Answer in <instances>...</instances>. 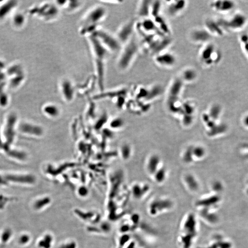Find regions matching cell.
<instances>
[{
    "mask_svg": "<svg viewBox=\"0 0 248 248\" xmlns=\"http://www.w3.org/2000/svg\"><path fill=\"white\" fill-rule=\"evenodd\" d=\"M107 10L102 4H97L92 7L84 15L81 21L79 33L82 36L87 37L94 34L100 27L101 22L107 15Z\"/></svg>",
    "mask_w": 248,
    "mask_h": 248,
    "instance_id": "2",
    "label": "cell"
},
{
    "mask_svg": "<svg viewBox=\"0 0 248 248\" xmlns=\"http://www.w3.org/2000/svg\"><path fill=\"white\" fill-rule=\"evenodd\" d=\"M21 129L24 131L26 132H30L29 133H31L33 134H40L41 133V130L37 127H34L33 126H29V125H24L22 126Z\"/></svg>",
    "mask_w": 248,
    "mask_h": 248,
    "instance_id": "25",
    "label": "cell"
},
{
    "mask_svg": "<svg viewBox=\"0 0 248 248\" xmlns=\"http://www.w3.org/2000/svg\"><path fill=\"white\" fill-rule=\"evenodd\" d=\"M165 173L163 170H161V171L158 173L156 176V179L157 182H161L164 181L165 179Z\"/></svg>",
    "mask_w": 248,
    "mask_h": 248,
    "instance_id": "30",
    "label": "cell"
},
{
    "mask_svg": "<svg viewBox=\"0 0 248 248\" xmlns=\"http://www.w3.org/2000/svg\"><path fill=\"white\" fill-rule=\"evenodd\" d=\"M152 1L143 0L137 5V15L141 20L150 18Z\"/></svg>",
    "mask_w": 248,
    "mask_h": 248,
    "instance_id": "18",
    "label": "cell"
},
{
    "mask_svg": "<svg viewBox=\"0 0 248 248\" xmlns=\"http://www.w3.org/2000/svg\"><path fill=\"white\" fill-rule=\"evenodd\" d=\"M219 200V198L218 196H213L198 200L196 202V205L198 207L202 208V209H210L211 208L216 205V204L217 205Z\"/></svg>",
    "mask_w": 248,
    "mask_h": 248,
    "instance_id": "19",
    "label": "cell"
},
{
    "mask_svg": "<svg viewBox=\"0 0 248 248\" xmlns=\"http://www.w3.org/2000/svg\"><path fill=\"white\" fill-rule=\"evenodd\" d=\"M140 50L139 41L134 36L129 41L122 46L119 51L116 62L118 69L121 71H125L129 69Z\"/></svg>",
    "mask_w": 248,
    "mask_h": 248,
    "instance_id": "3",
    "label": "cell"
},
{
    "mask_svg": "<svg viewBox=\"0 0 248 248\" xmlns=\"http://www.w3.org/2000/svg\"><path fill=\"white\" fill-rule=\"evenodd\" d=\"M30 236L27 234L21 235L20 239V243L21 245H25L30 241Z\"/></svg>",
    "mask_w": 248,
    "mask_h": 248,
    "instance_id": "29",
    "label": "cell"
},
{
    "mask_svg": "<svg viewBox=\"0 0 248 248\" xmlns=\"http://www.w3.org/2000/svg\"><path fill=\"white\" fill-rule=\"evenodd\" d=\"M218 20L225 31L241 30L245 26L247 23L246 16L240 13L235 14L228 19L219 18Z\"/></svg>",
    "mask_w": 248,
    "mask_h": 248,
    "instance_id": "6",
    "label": "cell"
},
{
    "mask_svg": "<svg viewBox=\"0 0 248 248\" xmlns=\"http://www.w3.org/2000/svg\"><path fill=\"white\" fill-rule=\"evenodd\" d=\"M45 111L49 116H56L59 114V109L56 105H48L45 109Z\"/></svg>",
    "mask_w": 248,
    "mask_h": 248,
    "instance_id": "26",
    "label": "cell"
},
{
    "mask_svg": "<svg viewBox=\"0 0 248 248\" xmlns=\"http://www.w3.org/2000/svg\"><path fill=\"white\" fill-rule=\"evenodd\" d=\"M185 84L178 76L172 80L168 88V102L174 103L177 102L178 97L183 90Z\"/></svg>",
    "mask_w": 248,
    "mask_h": 248,
    "instance_id": "13",
    "label": "cell"
},
{
    "mask_svg": "<svg viewBox=\"0 0 248 248\" xmlns=\"http://www.w3.org/2000/svg\"><path fill=\"white\" fill-rule=\"evenodd\" d=\"M84 1H67L64 10L68 13H73L77 11L82 7Z\"/></svg>",
    "mask_w": 248,
    "mask_h": 248,
    "instance_id": "21",
    "label": "cell"
},
{
    "mask_svg": "<svg viewBox=\"0 0 248 248\" xmlns=\"http://www.w3.org/2000/svg\"><path fill=\"white\" fill-rule=\"evenodd\" d=\"M59 87L61 94L65 100L70 102L73 99L76 87L73 81L68 78H64L59 83Z\"/></svg>",
    "mask_w": 248,
    "mask_h": 248,
    "instance_id": "14",
    "label": "cell"
},
{
    "mask_svg": "<svg viewBox=\"0 0 248 248\" xmlns=\"http://www.w3.org/2000/svg\"><path fill=\"white\" fill-rule=\"evenodd\" d=\"M92 35L95 36L110 53L120 51L121 49L122 45L115 35L104 29L99 27Z\"/></svg>",
    "mask_w": 248,
    "mask_h": 248,
    "instance_id": "5",
    "label": "cell"
},
{
    "mask_svg": "<svg viewBox=\"0 0 248 248\" xmlns=\"http://www.w3.org/2000/svg\"><path fill=\"white\" fill-rule=\"evenodd\" d=\"M136 24V22L134 20H130L121 24L117 30L114 35L122 46L135 36Z\"/></svg>",
    "mask_w": 248,
    "mask_h": 248,
    "instance_id": "7",
    "label": "cell"
},
{
    "mask_svg": "<svg viewBox=\"0 0 248 248\" xmlns=\"http://www.w3.org/2000/svg\"><path fill=\"white\" fill-rule=\"evenodd\" d=\"M159 162V158L157 157H152L150 159L149 164V169L150 172H153L156 170V169Z\"/></svg>",
    "mask_w": 248,
    "mask_h": 248,
    "instance_id": "27",
    "label": "cell"
},
{
    "mask_svg": "<svg viewBox=\"0 0 248 248\" xmlns=\"http://www.w3.org/2000/svg\"><path fill=\"white\" fill-rule=\"evenodd\" d=\"M197 226L198 224L195 216L193 213H190L186 216L182 222L180 235L195 239L198 233Z\"/></svg>",
    "mask_w": 248,
    "mask_h": 248,
    "instance_id": "10",
    "label": "cell"
},
{
    "mask_svg": "<svg viewBox=\"0 0 248 248\" xmlns=\"http://www.w3.org/2000/svg\"><path fill=\"white\" fill-rule=\"evenodd\" d=\"M162 7L163 4L162 1H152L150 18H153L158 15H160Z\"/></svg>",
    "mask_w": 248,
    "mask_h": 248,
    "instance_id": "22",
    "label": "cell"
},
{
    "mask_svg": "<svg viewBox=\"0 0 248 248\" xmlns=\"http://www.w3.org/2000/svg\"><path fill=\"white\" fill-rule=\"evenodd\" d=\"M222 56L221 51L212 41L201 46L199 51V61L206 68L217 65L221 61Z\"/></svg>",
    "mask_w": 248,
    "mask_h": 248,
    "instance_id": "4",
    "label": "cell"
},
{
    "mask_svg": "<svg viewBox=\"0 0 248 248\" xmlns=\"http://www.w3.org/2000/svg\"><path fill=\"white\" fill-rule=\"evenodd\" d=\"M163 92V88L160 84H154L148 87L147 100H152L160 96Z\"/></svg>",
    "mask_w": 248,
    "mask_h": 248,
    "instance_id": "20",
    "label": "cell"
},
{
    "mask_svg": "<svg viewBox=\"0 0 248 248\" xmlns=\"http://www.w3.org/2000/svg\"><path fill=\"white\" fill-rule=\"evenodd\" d=\"M87 38L93 55L97 85L103 90L105 79V62L110 52L95 36L92 35Z\"/></svg>",
    "mask_w": 248,
    "mask_h": 248,
    "instance_id": "1",
    "label": "cell"
},
{
    "mask_svg": "<svg viewBox=\"0 0 248 248\" xmlns=\"http://www.w3.org/2000/svg\"><path fill=\"white\" fill-rule=\"evenodd\" d=\"M213 37L203 27L193 28L188 34V38L191 43L201 46L212 41Z\"/></svg>",
    "mask_w": 248,
    "mask_h": 248,
    "instance_id": "8",
    "label": "cell"
},
{
    "mask_svg": "<svg viewBox=\"0 0 248 248\" xmlns=\"http://www.w3.org/2000/svg\"><path fill=\"white\" fill-rule=\"evenodd\" d=\"M178 76L185 84H191L195 82L198 79L199 74L197 70L192 67L184 68L181 70Z\"/></svg>",
    "mask_w": 248,
    "mask_h": 248,
    "instance_id": "17",
    "label": "cell"
},
{
    "mask_svg": "<svg viewBox=\"0 0 248 248\" xmlns=\"http://www.w3.org/2000/svg\"><path fill=\"white\" fill-rule=\"evenodd\" d=\"M246 123H247V125H248V117L247 118V119L246 120Z\"/></svg>",
    "mask_w": 248,
    "mask_h": 248,
    "instance_id": "32",
    "label": "cell"
},
{
    "mask_svg": "<svg viewBox=\"0 0 248 248\" xmlns=\"http://www.w3.org/2000/svg\"><path fill=\"white\" fill-rule=\"evenodd\" d=\"M203 27L213 37L222 36L225 32L218 19L216 20L212 18H205L203 22Z\"/></svg>",
    "mask_w": 248,
    "mask_h": 248,
    "instance_id": "16",
    "label": "cell"
},
{
    "mask_svg": "<svg viewBox=\"0 0 248 248\" xmlns=\"http://www.w3.org/2000/svg\"><path fill=\"white\" fill-rule=\"evenodd\" d=\"M11 234V232L9 230H7L5 231L2 233V236H1V239H2V242L5 243L6 242L8 241L9 238L10 237Z\"/></svg>",
    "mask_w": 248,
    "mask_h": 248,
    "instance_id": "28",
    "label": "cell"
},
{
    "mask_svg": "<svg viewBox=\"0 0 248 248\" xmlns=\"http://www.w3.org/2000/svg\"><path fill=\"white\" fill-rule=\"evenodd\" d=\"M173 206L172 200L167 199H157L152 201L149 206V212L152 216L170 210Z\"/></svg>",
    "mask_w": 248,
    "mask_h": 248,
    "instance_id": "12",
    "label": "cell"
},
{
    "mask_svg": "<svg viewBox=\"0 0 248 248\" xmlns=\"http://www.w3.org/2000/svg\"><path fill=\"white\" fill-rule=\"evenodd\" d=\"M186 182L190 190L196 191L199 189V185L195 178L192 176H188L186 178Z\"/></svg>",
    "mask_w": 248,
    "mask_h": 248,
    "instance_id": "24",
    "label": "cell"
},
{
    "mask_svg": "<svg viewBox=\"0 0 248 248\" xmlns=\"http://www.w3.org/2000/svg\"><path fill=\"white\" fill-rule=\"evenodd\" d=\"M201 216L205 221L209 223H214L217 221V216L216 215L210 212V209H202L201 212Z\"/></svg>",
    "mask_w": 248,
    "mask_h": 248,
    "instance_id": "23",
    "label": "cell"
},
{
    "mask_svg": "<svg viewBox=\"0 0 248 248\" xmlns=\"http://www.w3.org/2000/svg\"><path fill=\"white\" fill-rule=\"evenodd\" d=\"M153 57L155 64L164 69H172L177 63L176 55L168 50L157 54Z\"/></svg>",
    "mask_w": 248,
    "mask_h": 248,
    "instance_id": "9",
    "label": "cell"
},
{
    "mask_svg": "<svg viewBox=\"0 0 248 248\" xmlns=\"http://www.w3.org/2000/svg\"><path fill=\"white\" fill-rule=\"evenodd\" d=\"M195 152L196 156L198 157H201L203 156V155L204 154V152H204L203 149L201 148H198L195 149Z\"/></svg>",
    "mask_w": 248,
    "mask_h": 248,
    "instance_id": "31",
    "label": "cell"
},
{
    "mask_svg": "<svg viewBox=\"0 0 248 248\" xmlns=\"http://www.w3.org/2000/svg\"><path fill=\"white\" fill-rule=\"evenodd\" d=\"M209 7L216 13L228 14L235 8V2L229 0H216L210 1Z\"/></svg>",
    "mask_w": 248,
    "mask_h": 248,
    "instance_id": "15",
    "label": "cell"
},
{
    "mask_svg": "<svg viewBox=\"0 0 248 248\" xmlns=\"http://www.w3.org/2000/svg\"><path fill=\"white\" fill-rule=\"evenodd\" d=\"M166 13L171 18H176L181 15L188 7V1L184 0L166 1Z\"/></svg>",
    "mask_w": 248,
    "mask_h": 248,
    "instance_id": "11",
    "label": "cell"
}]
</instances>
